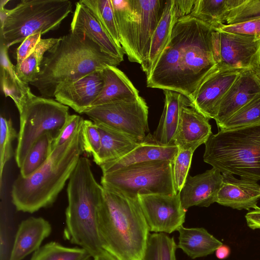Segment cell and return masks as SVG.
<instances>
[{
  "instance_id": "cell-1",
  "label": "cell",
  "mask_w": 260,
  "mask_h": 260,
  "mask_svg": "<svg viewBox=\"0 0 260 260\" xmlns=\"http://www.w3.org/2000/svg\"><path fill=\"white\" fill-rule=\"evenodd\" d=\"M219 66L216 31L190 14L175 23L147 86L176 91L192 102L202 83Z\"/></svg>"
},
{
  "instance_id": "cell-2",
  "label": "cell",
  "mask_w": 260,
  "mask_h": 260,
  "mask_svg": "<svg viewBox=\"0 0 260 260\" xmlns=\"http://www.w3.org/2000/svg\"><path fill=\"white\" fill-rule=\"evenodd\" d=\"M121 61L104 52L88 37L71 31L44 56L40 72L30 84L42 96L52 98L57 86L78 80Z\"/></svg>"
},
{
  "instance_id": "cell-3",
  "label": "cell",
  "mask_w": 260,
  "mask_h": 260,
  "mask_svg": "<svg viewBox=\"0 0 260 260\" xmlns=\"http://www.w3.org/2000/svg\"><path fill=\"white\" fill-rule=\"evenodd\" d=\"M83 121L67 142L53 149L42 166L27 177L19 175L15 180L11 198L17 211L32 213L55 201L84 152L81 138Z\"/></svg>"
},
{
  "instance_id": "cell-4",
  "label": "cell",
  "mask_w": 260,
  "mask_h": 260,
  "mask_svg": "<svg viewBox=\"0 0 260 260\" xmlns=\"http://www.w3.org/2000/svg\"><path fill=\"white\" fill-rule=\"evenodd\" d=\"M98 229L103 250L115 260H142L150 231L138 198L104 188Z\"/></svg>"
},
{
  "instance_id": "cell-5",
  "label": "cell",
  "mask_w": 260,
  "mask_h": 260,
  "mask_svg": "<svg viewBox=\"0 0 260 260\" xmlns=\"http://www.w3.org/2000/svg\"><path fill=\"white\" fill-rule=\"evenodd\" d=\"M65 240L87 250L92 257L103 249L98 229V213L104 188L95 180L89 159L81 156L68 184Z\"/></svg>"
},
{
  "instance_id": "cell-6",
  "label": "cell",
  "mask_w": 260,
  "mask_h": 260,
  "mask_svg": "<svg viewBox=\"0 0 260 260\" xmlns=\"http://www.w3.org/2000/svg\"><path fill=\"white\" fill-rule=\"evenodd\" d=\"M204 161L222 174L260 180V123L219 130L205 143Z\"/></svg>"
},
{
  "instance_id": "cell-7",
  "label": "cell",
  "mask_w": 260,
  "mask_h": 260,
  "mask_svg": "<svg viewBox=\"0 0 260 260\" xmlns=\"http://www.w3.org/2000/svg\"><path fill=\"white\" fill-rule=\"evenodd\" d=\"M68 0H23L11 9L1 24V42L7 48L35 34L58 29L72 11Z\"/></svg>"
},
{
  "instance_id": "cell-8",
  "label": "cell",
  "mask_w": 260,
  "mask_h": 260,
  "mask_svg": "<svg viewBox=\"0 0 260 260\" xmlns=\"http://www.w3.org/2000/svg\"><path fill=\"white\" fill-rule=\"evenodd\" d=\"M56 100L28 93L19 113L20 126L15 161L20 168L30 148L46 133L54 139L69 116V108Z\"/></svg>"
},
{
  "instance_id": "cell-9",
  "label": "cell",
  "mask_w": 260,
  "mask_h": 260,
  "mask_svg": "<svg viewBox=\"0 0 260 260\" xmlns=\"http://www.w3.org/2000/svg\"><path fill=\"white\" fill-rule=\"evenodd\" d=\"M172 161H149L103 174L101 183L105 189L132 199H137L140 194L177 193Z\"/></svg>"
},
{
  "instance_id": "cell-10",
  "label": "cell",
  "mask_w": 260,
  "mask_h": 260,
  "mask_svg": "<svg viewBox=\"0 0 260 260\" xmlns=\"http://www.w3.org/2000/svg\"><path fill=\"white\" fill-rule=\"evenodd\" d=\"M83 114L96 124L106 126L139 141H143L149 134L148 107L141 96L134 101L91 106Z\"/></svg>"
},
{
  "instance_id": "cell-11",
  "label": "cell",
  "mask_w": 260,
  "mask_h": 260,
  "mask_svg": "<svg viewBox=\"0 0 260 260\" xmlns=\"http://www.w3.org/2000/svg\"><path fill=\"white\" fill-rule=\"evenodd\" d=\"M138 201L150 232L171 234L183 225L186 210L180 192L171 194H140Z\"/></svg>"
},
{
  "instance_id": "cell-12",
  "label": "cell",
  "mask_w": 260,
  "mask_h": 260,
  "mask_svg": "<svg viewBox=\"0 0 260 260\" xmlns=\"http://www.w3.org/2000/svg\"><path fill=\"white\" fill-rule=\"evenodd\" d=\"M216 31L219 64L231 69L260 72V38Z\"/></svg>"
},
{
  "instance_id": "cell-13",
  "label": "cell",
  "mask_w": 260,
  "mask_h": 260,
  "mask_svg": "<svg viewBox=\"0 0 260 260\" xmlns=\"http://www.w3.org/2000/svg\"><path fill=\"white\" fill-rule=\"evenodd\" d=\"M242 71L220 64L198 89L191 102L196 109L209 119H214L222 98Z\"/></svg>"
},
{
  "instance_id": "cell-14",
  "label": "cell",
  "mask_w": 260,
  "mask_h": 260,
  "mask_svg": "<svg viewBox=\"0 0 260 260\" xmlns=\"http://www.w3.org/2000/svg\"><path fill=\"white\" fill-rule=\"evenodd\" d=\"M180 119L174 142L179 149L193 152L213 134L210 119L199 112L192 102L181 94Z\"/></svg>"
},
{
  "instance_id": "cell-15",
  "label": "cell",
  "mask_w": 260,
  "mask_h": 260,
  "mask_svg": "<svg viewBox=\"0 0 260 260\" xmlns=\"http://www.w3.org/2000/svg\"><path fill=\"white\" fill-rule=\"evenodd\" d=\"M260 94V72L242 71L220 103L214 119L219 128L240 108Z\"/></svg>"
},
{
  "instance_id": "cell-16",
  "label": "cell",
  "mask_w": 260,
  "mask_h": 260,
  "mask_svg": "<svg viewBox=\"0 0 260 260\" xmlns=\"http://www.w3.org/2000/svg\"><path fill=\"white\" fill-rule=\"evenodd\" d=\"M101 71L58 85L54 92L55 100L78 113L83 114L91 107L102 89L103 83Z\"/></svg>"
},
{
  "instance_id": "cell-17",
  "label": "cell",
  "mask_w": 260,
  "mask_h": 260,
  "mask_svg": "<svg viewBox=\"0 0 260 260\" xmlns=\"http://www.w3.org/2000/svg\"><path fill=\"white\" fill-rule=\"evenodd\" d=\"M222 181V174L214 168L194 176L188 174L180 191L182 207H208L216 202Z\"/></svg>"
},
{
  "instance_id": "cell-18",
  "label": "cell",
  "mask_w": 260,
  "mask_h": 260,
  "mask_svg": "<svg viewBox=\"0 0 260 260\" xmlns=\"http://www.w3.org/2000/svg\"><path fill=\"white\" fill-rule=\"evenodd\" d=\"M222 181L216 203L237 210L255 209L260 199V185L246 178L240 179L233 175L222 174Z\"/></svg>"
},
{
  "instance_id": "cell-19",
  "label": "cell",
  "mask_w": 260,
  "mask_h": 260,
  "mask_svg": "<svg viewBox=\"0 0 260 260\" xmlns=\"http://www.w3.org/2000/svg\"><path fill=\"white\" fill-rule=\"evenodd\" d=\"M179 150L175 145H164L155 142L149 133L136 147L124 156L100 167L103 174L113 172L129 166L152 161H172Z\"/></svg>"
},
{
  "instance_id": "cell-20",
  "label": "cell",
  "mask_w": 260,
  "mask_h": 260,
  "mask_svg": "<svg viewBox=\"0 0 260 260\" xmlns=\"http://www.w3.org/2000/svg\"><path fill=\"white\" fill-rule=\"evenodd\" d=\"M70 31L87 36L104 52L120 61H123L124 54L123 48L116 45L89 10L80 1L76 3Z\"/></svg>"
},
{
  "instance_id": "cell-21",
  "label": "cell",
  "mask_w": 260,
  "mask_h": 260,
  "mask_svg": "<svg viewBox=\"0 0 260 260\" xmlns=\"http://www.w3.org/2000/svg\"><path fill=\"white\" fill-rule=\"evenodd\" d=\"M124 53L131 62L141 64L138 50V15L134 0H111Z\"/></svg>"
},
{
  "instance_id": "cell-22",
  "label": "cell",
  "mask_w": 260,
  "mask_h": 260,
  "mask_svg": "<svg viewBox=\"0 0 260 260\" xmlns=\"http://www.w3.org/2000/svg\"><path fill=\"white\" fill-rule=\"evenodd\" d=\"M166 0H134L138 15V50L145 69L153 32L161 17Z\"/></svg>"
},
{
  "instance_id": "cell-23",
  "label": "cell",
  "mask_w": 260,
  "mask_h": 260,
  "mask_svg": "<svg viewBox=\"0 0 260 260\" xmlns=\"http://www.w3.org/2000/svg\"><path fill=\"white\" fill-rule=\"evenodd\" d=\"M52 227L48 221L39 217H30L19 224L9 260H22L40 248L49 236Z\"/></svg>"
},
{
  "instance_id": "cell-24",
  "label": "cell",
  "mask_w": 260,
  "mask_h": 260,
  "mask_svg": "<svg viewBox=\"0 0 260 260\" xmlns=\"http://www.w3.org/2000/svg\"><path fill=\"white\" fill-rule=\"evenodd\" d=\"M102 89L91 106L138 99L139 91L126 75L116 66L101 71Z\"/></svg>"
},
{
  "instance_id": "cell-25",
  "label": "cell",
  "mask_w": 260,
  "mask_h": 260,
  "mask_svg": "<svg viewBox=\"0 0 260 260\" xmlns=\"http://www.w3.org/2000/svg\"><path fill=\"white\" fill-rule=\"evenodd\" d=\"M181 18L178 13L174 0H166L161 17L153 32L146 66L144 72L149 76L159 56L166 47L173 27Z\"/></svg>"
},
{
  "instance_id": "cell-26",
  "label": "cell",
  "mask_w": 260,
  "mask_h": 260,
  "mask_svg": "<svg viewBox=\"0 0 260 260\" xmlns=\"http://www.w3.org/2000/svg\"><path fill=\"white\" fill-rule=\"evenodd\" d=\"M96 124L101 136V145L93 160L99 166L124 156L142 142L102 124Z\"/></svg>"
},
{
  "instance_id": "cell-27",
  "label": "cell",
  "mask_w": 260,
  "mask_h": 260,
  "mask_svg": "<svg viewBox=\"0 0 260 260\" xmlns=\"http://www.w3.org/2000/svg\"><path fill=\"white\" fill-rule=\"evenodd\" d=\"M165 104L158 125L152 135L154 140L164 145H174V140L178 126L181 94L164 90Z\"/></svg>"
},
{
  "instance_id": "cell-28",
  "label": "cell",
  "mask_w": 260,
  "mask_h": 260,
  "mask_svg": "<svg viewBox=\"0 0 260 260\" xmlns=\"http://www.w3.org/2000/svg\"><path fill=\"white\" fill-rule=\"evenodd\" d=\"M177 247L192 259L213 253L223 243L203 228H187L181 226Z\"/></svg>"
},
{
  "instance_id": "cell-29",
  "label": "cell",
  "mask_w": 260,
  "mask_h": 260,
  "mask_svg": "<svg viewBox=\"0 0 260 260\" xmlns=\"http://www.w3.org/2000/svg\"><path fill=\"white\" fill-rule=\"evenodd\" d=\"M8 49L1 42V87L5 96L12 99L19 111L30 88L28 84L23 82L18 77L15 66L13 64L9 58Z\"/></svg>"
},
{
  "instance_id": "cell-30",
  "label": "cell",
  "mask_w": 260,
  "mask_h": 260,
  "mask_svg": "<svg viewBox=\"0 0 260 260\" xmlns=\"http://www.w3.org/2000/svg\"><path fill=\"white\" fill-rule=\"evenodd\" d=\"M244 0H196L190 15L214 30L225 22L229 12Z\"/></svg>"
},
{
  "instance_id": "cell-31",
  "label": "cell",
  "mask_w": 260,
  "mask_h": 260,
  "mask_svg": "<svg viewBox=\"0 0 260 260\" xmlns=\"http://www.w3.org/2000/svg\"><path fill=\"white\" fill-rule=\"evenodd\" d=\"M58 38H49L40 40L34 50L16 68L18 77L28 84L34 81L40 72L41 63L46 52L53 47L59 40Z\"/></svg>"
},
{
  "instance_id": "cell-32",
  "label": "cell",
  "mask_w": 260,
  "mask_h": 260,
  "mask_svg": "<svg viewBox=\"0 0 260 260\" xmlns=\"http://www.w3.org/2000/svg\"><path fill=\"white\" fill-rule=\"evenodd\" d=\"M54 140L51 134L46 133L37 140L20 168L21 176L27 177L43 165L52 151Z\"/></svg>"
},
{
  "instance_id": "cell-33",
  "label": "cell",
  "mask_w": 260,
  "mask_h": 260,
  "mask_svg": "<svg viewBox=\"0 0 260 260\" xmlns=\"http://www.w3.org/2000/svg\"><path fill=\"white\" fill-rule=\"evenodd\" d=\"M80 1L89 10L116 45L122 48L111 0Z\"/></svg>"
},
{
  "instance_id": "cell-34",
  "label": "cell",
  "mask_w": 260,
  "mask_h": 260,
  "mask_svg": "<svg viewBox=\"0 0 260 260\" xmlns=\"http://www.w3.org/2000/svg\"><path fill=\"white\" fill-rule=\"evenodd\" d=\"M90 253L81 247H69L50 242L36 251L30 260H87Z\"/></svg>"
},
{
  "instance_id": "cell-35",
  "label": "cell",
  "mask_w": 260,
  "mask_h": 260,
  "mask_svg": "<svg viewBox=\"0 0 260 260\" xmlns=\"http://www.w3.org/2000/svg\"><path fill=\"white\" fill-rule=\"evenodd\" d=\"M174 238L164 233L149 234L142 260H176Z\"/></svg>"
},
{
  "instance_id": "cell-36",
  "label": "cell",
  "mask_w": 260,
  "mask_h": 260,
  "mask_svg": "<svg viewBox=\"0 0 260 260\" xmlns=\"http://www.w3.org/2000/svg\"><path fill=\"white\" fill-rule=\"evenodd\" d=\"M258 123H260V94L235 112L219 128L233 129Z\"/></svg>"
},
{
  "instance_id": "cell-37",
  "label": "cell",
  "mask_w": 260,
  "mask_h": 260,
  "mask_svg": "<svg viewBox=\"0 0 260 260\" xmlns=\"http://www.w3.org/2000/svg\"><path fill=\"white\" fill-rule=\"evenodd\" d=\"M11 119L1 116L0 118V186L2 185L4 168L13 155L12 142L18 138Z\"/></svg>"
},
{
  "instance_id": "cell-38",
  "label": "cell",
  "mask_w": 260,
  "mask_h": 260,
  "mask_svg": "<svg viewBox=\"0 0 260 260\" xmlns=\"http://www.w3.org/2000/svg\"><path fill=\"white\" fill-rule=\"evenodd\" d=\"M193 151L191 150L179 149L172 161V175L176 192H179L188 175Z\"/></svg>"
},
{
  "instance_id": "cell-39",
  "label": "cell",
  "mask_w": 260,
  "mask_h": 260,
  "mask_svg": "<svg viewBox=\"0 0 260 260\" xmlns=\"http://www.w3.org/2000/svg\"><path fill=\"white\" fill-rule=\"evenodd\" d=\"M260 19V0H244L231 10L226 18V24H236Z\"/></svg>"
},
{
  "instance_id": "cell-40",
  "label": "cell",
  "mask_w": 260,
  "mask_h": 260,
  "mask_svg": "<svg viewBox=\"0 0 260 260\" xmlns=\"http://www.w3.org/2000/svg\"><path fill=\"white\" fill-rule=\"evenodd\" d=\"M81 138L84 152L91 155L94 159L101 145L100 134L97 125L91 120H83Z\"/></svg>"
},
{
  "instance_id": "cell-41",
  "label": "cell",
  "mask_w": 260,
  "mask_h": 260,
  "mask_svg": "<svg viewBox=\"0 0 260 260\" xmlns=\"http://www.w3.org/2000/svg\"><path fill=\"white\" fill-rule=\"evenodd\" d=\"M215 30L248 35L260 38V19L236 24H224Z\"/></svg>"
},
{
  "instance_id": "cell-42",
  "label": "cell",
  "mask_w": 260,
  "mask_h": 260,
  "mask_svg": "<svg viewBox=\"0 0 260 260\" xmlns=\"http://www.w3.org/2000/svg\"><path fill=\"white\" fill-rule=\"evenodd\" d=\"M83 118L77 114L69 115L58 136L53 142V149L67 142L75 133Z\"/></svg>"
},
{
  "instance_id": "cell-43",
  "label": "cell",
  "mask_w": 260,
  "mask_h": 260,
  "mask_svg": "<svg viewBox=\"0 0 260 260\" xmlns=\"http://www.w3.org/2000/svg\"><path fill=\"white\" fill-rule=\"evenodd\" d=\"M41 34H35L27 37L17 48L16 52V64L15 68L20 66L23 61L34 50L41 39Z\"/></svg>"
},
{
  "instance_id": "cell-44",
  "label": "cell",
  "mask_w": 260,
  "mask_h": 260,
  "mask_svg": "<svg viewBox=\"0 0 260 260\" xmlns=\"http://www.w3.org/2000/svg\"><path fill=\"white\" fill-rule=\"evenodd\" d=\"M247 226L252 229H260V207H257L245 216Z\"/></svg>"
},
{
  "instance_id": "cell-45",
  "label": "cell",
  "mask_w": 260,
  "mask_h": 260,
  "mask_svg": "<svg viewBox=\"0 0 260 260\" xmlns=\"http://www.w3.org/2000/svg\"><path fill=\"white\" fill-rule=\"evenodd\" d=\"M196 0H174L176 10L181 16L190 15Z\"/></svg>"
},
{
  "instance_id": "cell-46",
  "label": "cell",
  "mask_w": 260,
  "mask_h": 260,
  "mask_svg": "<svg viewBox=\"0 0 260 260\" xmlns=\"http://www.w3.org/2000/svg\"><path fill=\"white\" fill-rule=\"evenodd\" d=\"M215 252L217 258L222 260L229 257L231 250L228 246L222 244L216 249Z\"/></svg>"
},
{
  "instance_id": "cell-47",
  "label": "cell",
  "mask_w": 260,
  "mask_h": 260,
  "mask_svg": "<svg viewBox=\"0 0 260 260\" xmlns=\"http://www.w3.org/2000/svg\"><path fill=\"white\" fill-rule=\"evenodd\" d=\"M93 260H115L112 256L105 251L93 257Z\"/></svg>"
},
{
  "instance_id": "cell-48",
  "label": "cell",
  "mask_w": 260,
  "mask_h": 260,
  "mask_svg": "<svg viewBox=\"0 0 260 260\" xmlns=\"http://www.w3.org/2000/svg\"><path fill=\"white\" fill-rule=\"evenodd\" d=\"M91 258H89L88 260H91Z\"/></svg>"
}]
</instances>
